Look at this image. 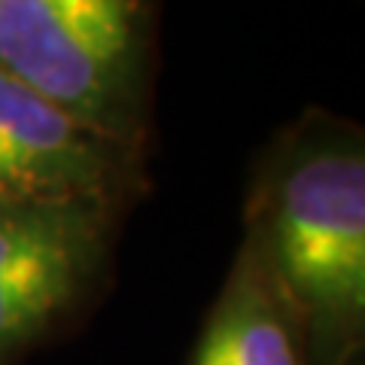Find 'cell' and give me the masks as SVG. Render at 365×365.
Segmentation results:
<instances>
[{"instance_id": "4", "label": "cell", "mask_w": 365, "mask_h": 365, "mask_svg": "<svg viewBox=\"0 0 365 365\" xmlns=\"http://www.w3.org/2000/svg\"><path fill=\"white\" fill-rule=\"evenodd\" d=\"M122 146L0 71V207L28 201H110Z\"/></svg>"}, {"instance_id": "2", "label": "cell", "mask_w": 365, "mask_h": 365, "mask_svg": "<svg viewBox=\"0 0 365 365\" xmlns=\"http://www.w3.org/2000/svg\"><path fill=\"white\" fill-rule=\"evenodd\" d=\"M146 0H0V71L116 143L134 137Z\"/></svg>"}, {"instance_id": "1", "label": "cell", "mask_w": 365, "mask_h": 365, "mask_svg": "<svg viewBox=\"0 0 365 365\" xmlns=\"http://www.w3.org/2000/svg\"><path fill=\"white\" fill-rule=\"evenodd\" d=\"M256 253L323 353L359 335L365 314V158L353 140H317L277 170Z\"/></svg>"}, {"instance_id": "3", "label": "cell", "mask_w": 365, "mask_h": 365, "mask_svg": "<svg viewBox=\"0 0 365 365\" xmlns=\"http://www.w3.org/2000/svg\"><path fill=\"white\" fill-rule=\"evenodd\" d=\"M107 210L98 198L0 207V356L76 302L104 250Z\"/></svg>"}, {"instance_id": "5", "label": "cell", "mask_w": 365, "mask_h": 365, "mask_svg": "<svg viewBox=\"0 0 365 365\" xmlns=\"http://www.w3.org/2000/svg\"><path fill=\"white\" fill-rule=\"evenodd\" d=\"M295 317L256 250H244L204 323L192 365H302Z\"/></svg>"}]
</instances>
